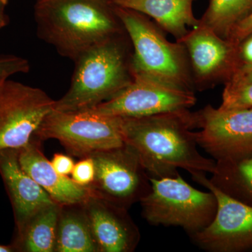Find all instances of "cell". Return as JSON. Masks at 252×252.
Masks as SVG:
<instances>
[{
    "mask_svg": "<svg viewBox=\"0 0 252 252\" xmlns=\"http://www.w3.org/2000/svg\"><path fill=\"white\" fill-rule=\"evenodd\" d=\"M124 144L152 178L175 177L179 169L195 176L212 174L216 161L199 152L195 112L189 109L142 117H124Z\"/></svg>",
    "mask_w": 252,
    "mask_h": 252,
    "instance_id": "obj_1",
    "label": "cell"
},
{
    "mask_svg": "<svg viewBox=\"0 0 252 252\" xmlns=\"http://www.w3.org/2000/svg\"><path fill=\"white\" fill-rule=\"evenodd\" d=\"M34 18L38 36L73 61L91 48L126 32L112 3L98 0L36 2Z\"/></svg>",
    "mask_w": 252,
    "mask_h": 252,
    "instance_id": "obj_2",
    "label": "cell"
},
{
    "mask_svg": "<svg viewBox=\"0 0 252 252\" xmlns=\"http://www.w3.org/2000/svg\"><path fill=\"white\" fill-rule=\"evenodd\" d=\"M133 48L124 32L91 48L74 61L70 87L54 109L88 110L115 97L134 80Z\"/></svg>",
    "mask_w": 252,
    "mask_h": 252,
    "instance_id": "obj_3",
    "label": "cell"
},
{
    "mask_svg": "<svg viewBox=\"0 0 252 252\" xmlns=\"http://www.w3.org/2000/svg\"><path fill=\"white\" fill-rule=\"evenodd\" d=\"M112 4L132 43L134 77H149L195 92L185 45L167 40L161 28L146 15Z\"/></svg>",
    "mask_w": 252,
    "mask_h": 252,
    "instance_id": "obj_4",
    "label": "cell"
},
{
    "mask_svg": "<svg viewBox=\"0 0 252 252\" xmlns=\"http://www.w3.org/2000/svg\"><path fill=\"white\" fill-rule=\"evenodd\" d=\"M150 181L151 190L140 203L142 217L151 225L180 227L190 236L212 223L217 210L213 192L194 188L180 174Z\"/></svg>",
    "mask_w": 252,
    "mask_h": 252,
    "instance_id": "obj_5",
    "label": "cell"
},
{
    "mask_svg": "<svg viewBox=\"0 0 252 252\" xmlns=\"http://www.w3.org/2000/svg\"><path fill=\"white\" fill-rule=\"evenodd\" d=\"M34 137L39 141L58 140L68 153L80 158L124 144L122 117L90 109L72 112L53 109Z\"/></svg>",
    "mask_w": 252,
    "mask_h": 252,
    "instance_id": "obj_6",
    "label": "cell"
},
{
    "mask_svg": "<svg viewBox=\"0 0 252 252\" xmlns=\"http://www.w3.org/2000/svg\"><path fill=\"white\" fill-rule=\"evenodd\" d=\"M55 101L38 88L9 79L0 82V152L27 145Z\"/></svg>",
    "mask_w": 252,
    "mask_h": 252,
    "instance_id": "obj_7",
    "label": "cell"
},
{
    "mask_svg": "<svg viewBox=\"0 0 252 252\" xmlns=\"http://www.w3.org/2000/svg\"><path fill=\"white\" fill-rule=\"evenodd\" d=\"M90 157L95 165L94 180L89 186L93 193L129 209L150 191V177L126 144Z\"/></svg>",
    "mask_w": 252,
    "mask_h": 252,
    "instance_id": "obj_8",
    "label": "cell"
},
{
    "mask_svg": "<svg viewBox=\"0 0 252 252\" xmlns=\"http://www.w3.org/2000/svg\"><path fill=\"white\" fill-rule=\"evenodd\" d=\"M195 92L135 76L122 92L90 110L119 117H142L189 109L196 103Z\"/></svg>",
    "mask_w": 252,
    "mask_h": 252,
    "instance_id": "obj_9",
    "label": "cell"
},
{
    "mask_svg": "<svg viewBox=\"0 0 252 252\" xmlns=\"http://www.w3.org/2000/svg\"><path fill=\"white\" fill-rule=\"evenodd\" d=\"M197 142L215 161L252 155V108L220 110L211 105L195 112Z\"/></svg>",
    "mask_w": 252,
    "mask_h": 252,
    "instance_id": "obj_10",
    "label": "cell"
},
{
    "mask_svg": "<svg viewBox=\"0 0 252 252\" xmlns=\"http://www.w3.org/2000/svg\"><path fill=\"white\" fill-rule=\"evenodd\" d=\"M213 192L217 200L215 218L207 228L190 235L194 243L209 252L252 251V207L227 196L209 182L206 175L192 177Z\"/></svg>",
    "mask_w": 252,
    "mask_h": 252,
    "instance_id": "obj_11",
    "label": "cell"
},
{
    "mask_svg": "<svg viewBox=\"0 0 252 252\" xmlns=\"http://www.w3.org/2000/svg\"><path fill=\"white\" fill-rule=\"evenodd\" d=\"M177 41L188 53L195 91L202 92L226 82L243 64L238 46L201 22Z\"/></svg>",
    "mask_w": 252,
    "mask_h": 252,
    "instance_id": "obj_12",
    "label": "cell"
},
{
    "mask_svg": "<svg viewBox=\"0 0 252 252\" xmlns=\"http://www.w3.org/2000/svg\"><path fill=\"white\" fill-rule=\"evenodd\" d=\"M84 206L99 252L135 251L140 232L128 209L93 193Z\"/></svg>",
    "mask_w": 252,
    "mask_h": 252,
    "instance_id": "obj_13",
    "label": "cell"
},
{
    "mask_svg": "<svg viewBox=\"0 0 252 252\" xmlns=\"http://www.w3.org/2000/svg\"><path fill=\"white\" fill-rule=\"evenodd\" d=\"M18 153L16 149L0 152V175L14 210L16 231L41 208L56 203L23 170Z\"/></svg>",
    "mask_w": 252,
    "mask_h": 252,
    "instance_id": "obj_14",
    "label": "cell"
},
{
    "mask_svg": "<svg viewBox=\"0 0 252 252\" xmlns=\"http://www.w3.org/2000/svg\"><path fill=\"white\" fill-rule=\"evenodd\" d=\"M39 142L33 137L18 150V161L23 170L59 205L84 203L93 193L90 187L78 185L68 176L56 171L43 153Z\"/></svg>",
    "mask_w": 252,
    "mask_h": 252,
    "instance_id": "obj_15",
    "label": "cell"
},
{
    "mask_svg": "<svg viewBox=\"0 0 252 252\" xmlns=\"http://www.w3.org/2000/svg\"><path fill=\"white\" fill-rule=\"evenodd\" d=\"M117 6L142 13L153 18L162 31L180 41L189 32V27L200 24L193 14L195 0H110Z\"/></svg>",
    "mask_w": 252,
    "mask_h": 252,
    "instance_id": "obj_16",
    "label": "cell"
},
{
    "mask_svg": "<svg viewBox=\"0 0 252 252\" xmlns=\"http://www.w3.org/2000/svg\"><path fill=\"white\" fill-rule=\"evenodd\" d=\"M55 252H99L84 203L61 205Z\"/></svg>",
    "mask_w": 252,
    "mask_h": 252,
    "instance_id": "obj_17",
    "label": "cell"
},
{
    "mask_svg": "<svg viewBox=\"0 0 252 252\" xmlns=\"http://www.w3.org/2000/svg\"><path fill=\"white\" fill-rule=\"evenodd\" d=\"M61 207L57 203L43 207L16 231L14 252H55Z\"/></svg>",
    "mask_w": 252,
    "mask_h": 252,
    "instance_id": "obj_18",
    "label": "cell"
},
{
    "mask_svg": "<svg viewBox=\"0 0 252 252\" xmlns=\"http://www.w3.org/2000/svg\"><path fill=\"white\" fill-rule=\"evenodd\" d=\"M209 182L227 196L252 207V155L217 160Z\"/></svg>",
    "mask_w": 252,
    "mask_h": 252,
    "instance_id": "obj_19",
    "label": "cell"
},
{
    "mask_svg": "<svg viewBox=\"0 0 252 252\" xmlns=\"http://www.w3.org/2000/svg\"><path fill=\"white\" fill-rule=\"evenodd\" d=\"M252 13V0H210L200 22L228 39L233 28Z\"/></svg>",
    "mask_w": 252,
    "mask_h": 252,
    "instance_id": "obj_20",
    "label": "cell"
},
{
    "mask_svg": "<svg viewBox=\"0 0 252 252\" xmlns=\"http://www.w3.org/2000/svg\"><path fill=\"white\" fill-rule=\"evenodd\" d=\"M252 108V81L235 76L225 83L220 110H240Z\"/></svg>",
    "mask_w": 252,
    "mask_h": 252,
    "instance_id": "obj_21",
    "label": "cell"
},
{
    "mask_svg": "<svg viewBox=\"0 0 252 252\" xmlns=\"http://www.w3.org/2000/svg\"><path fill=\"white\" fill-rule=\"evenodd\" d=\"M30 64L27 59L12 54H0V82L11 76L27 73Z\"/></svg>",
    "mask_w": 252,
    "mask_h": 252,
    "instance_id": "obj_22",
    "label": "cell"
},
{
    "mask_svg": "<svg viewBox=\"0 0 252 252\" xmlns=\"http://www.w3.org/2000/svg\"><path fill=\"white\" fill-rule=\"evenodd\" d=\"M72 179L78 185L89 187L94 182L95 176V165L91 157L82 158L74 165L72 173Z\"/></svg>",
    "mask_w": 252,
    "mask_h": 252,
    "instance_id": "obj_23",
    "label": "cell"
},
{
    "mask_svg": "<svg viewBox=\"0 0 252 252\" xmlns=\"http://www.w3.org/2000/svg\"><path fill=\"white\" fill-rule=\"evenodd\" d=\"M252 33V13L248 17L240 21L230 32L228 40L239 46L247 37Z\"/></svg>",
    "mask_w": 252,
    "mask_h": 252,
    "instance_id": "obj_24",
    "label": "cell"
},
{
    "mask_svg": "<svg viewBox=\"0 0 252 252\" xmlns=\"http://www.w3.org/2000/svg\"><path fill=\"white\" fill-rule=\"evenodd\" d=\"M51 163L56 171L64 176L71 175L75 165L70 157L63 154H55Z\"/></svg>",
    "mask_w": 252,
    "mask_h": 252,
    "instance_id": "obj_25",
    "label": "cell"
},
{
    "mask_svg": "<svg viewBox=\"0 0 252 252\" xmlns=\"http://www.w3.org/2000/svg\"><path fill=\"white\" fill-rule=\"evenodd\" d=\"M238 49L243 64H252V33L239 44Z\"/></svg>",
    "mask_w": 252,
    "mask_h": 252,
    "instance_id": "obj_26",
    "label": "cell"
},
{
    "mask_svg": "<svg viewBox=\"0 0 252 252\" xmlns=\"http://www.w3.org/2000/svg\"><path fill=\"white\" fill-rule=\"evenodd\" d=\"M233 75L245 80L252 81V64H241Z\"/></svg>",
    "mask_w": 252,
    "mask_h": 252,
    "instance_id": "obj_27",
    "label": "cell"
},
{
    "mask_svg": "<svg viewBox=\"0 0 252 252\" xmlns=\"http://www.w3.org/2000/svg\"><path fill=\"white\" fill-rule=\"evenodd\" d=\"M8 0H0V31L9 24V18L6 12Z\"/></svg>",
    "mask_w": 252,
    "mask_h": 252,
    "instance_id": "obj_28",
    "label": "cell"
},
{
    "mask_svg": "<svg viewBox=\"0 0 252 252\" xmlns=\"http://www.w3.org/2000/svg\"><path fill=\"white\" fill-rule=\"evenodd\" d=\"M14 250L11 245H0V252H14Z\"/></svg>",
    "mask_w": 252,
    "mask_h": 252,
    "instance_id": "obj_29",
    "label": "cell"
},
{
    "mask_svg": "<svg viewBox=\"0 0 252 252\" xmlns=\"http://www.w3.org/2000/svg\"><path fill=\"white\" fill-rule=\"evenodd\" d=\"M55 1V0H37L36 2L37 3H45V2H49V1Z\"/></svg>",
    "mask_w": 252,
    "mask_h": 252,
    "instance_id": "obj_30",
    "label": "cell"
},
{
    "mask_svg": "<svg viewBox=\"0 0 252 252\" xmlns=\"http://www.w3.org/2000/svg\"><path fill=\"white\" fill-rule=\"evenodd\" d=\"M98 1H103V2L106 3H111L110 0H98Z\"/></svg>",
    "mask_w": 252,
    "mask_h": 252,
    "instance_id": "obj_31",
    "label": "cell"
}]
</instances>
